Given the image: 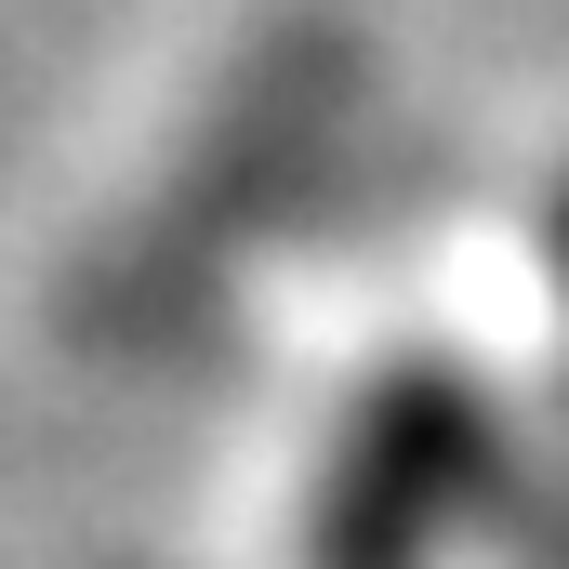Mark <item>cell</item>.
Masks as SVG:
<instances>
[{"instance_id":"cell-1","label":"cell","mask_w":569,"mask_h":569,"mask_svg":"<svg viewBox=\"0 0 569 569\" xmlns=\"http://www.w3.org/2000/svg\"><path fill=\"white\" fill-rule=\"evenodd\" d=\"M503 425L450 358H398L305 490V569H437V543L490 503Z\"/></svg>"},{"instance_id":"cell-2","label":"cell","mask_w":569,"mask_h":569,"mask_svg":"<svg viewBox=\"0 0 569 569\" xmlns=\"http://www.w3.org/2000/svg\"><path fill=\"white\" fill-rule=\"evenodd\" d=\"M557 291H569V186H557Z\"/></svg>"}]
</instances>
